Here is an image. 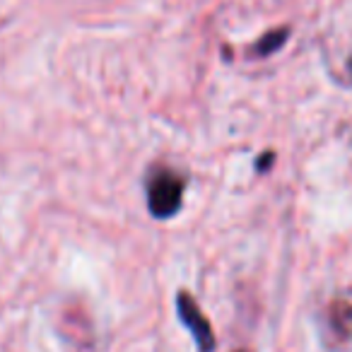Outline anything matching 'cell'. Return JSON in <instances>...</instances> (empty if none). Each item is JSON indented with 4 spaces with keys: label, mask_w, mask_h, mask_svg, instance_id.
<instances>
[{
    "label": "cell",
    "mask_w": 352,
    "mask_h": 352,
    "mask_svg": "<svg viewBox=\"0 0 352 352\" xmlns=\"http://www.w3.org/2000/svg\"><path fill=\"white\" fill-rule=\"evenodd\" d=\"M184 206V179L171 169H160L147 182V208L157 220H169Z\"/></svg>",
    "instance_id": "1"
},
{
    "label": "cell",
    "mask_w": 352,
    "mask_h": 352,
    "mask_svg": "<svg viewBox=\"0 0 352 352\" xmlns=\"http://www.w3.org/2000/svg\"><path fill=\"white\" fill-rule=\"evenodd\" d=\"M176 314H179V321H182L184 326H186V331L191 333L198 352L215 350L217 340H215V333H212L210 321H208L203 309L198 307V302L188 292H179V297H176Z\"/></svg>",
    "instance_id": "2"
},
{
    "label": "cell",
    "mask_w": 352,
    "mask_h": 352,
    "mask_svg": "<svg viewBox=\"0 0 352 352\" xmlns=\"http://www.w3.org/2000/svg\"><path fill=\"white\" fill-rule=\"evenodd\" d=\"M328 331L336 340L352 338V307L347 302H336L328 309Z\"/></svg>",
    "instance_id": "3"
},
{
    "label": "cell",
    "mask_w": 352,
    "mask_h": 352,
    "mask_svg": "<svg viewBox=\"0 0 352 352\" xmlns=\"http://www.w3.org/2000/svg\"><path fill=\"white\" fill-rule=\"evenodd\" d=\"M285 39H287V30H280V32H270V34H265L263 39L256 44V51H258L261 56H270L273 51H278L280 46L285 44Z\"/></svg>",
    "instance_id": "4"
}]
</instances>
